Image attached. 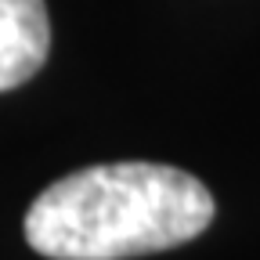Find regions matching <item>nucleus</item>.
I'll return each mask as SVG.
<instances>
[{
    "mask_svg": "<svg viewBox=\"0 0 260 260\" xmlns=\"http://www.w3.org/2000/svg\"><path fill=\"white\" fill-rule=\"evenodd\" d=\"M213 220L199 177L162 162H102L54 181L25 213V242L51 260H126L181 246Z\"/></svg>",
    "mask_w": 260,
    "mask_h": 260,
    "instance_id": "nucleus-1",
    "label": "nucleus"
},
{
    "mask_svg": "<svg viewBox=\"0 0 260 260\" xmlns=\"http://www.w3.org/2000/svg\"><path fill=\"white\" fill-rule=\"evenodd\" d=\"M51 51L44 0H0V90H15L40 73Z\"/></svg>",
    "mask_w": 260,
    "mask_h": 260,
    "instance_id": "nucleus-2",
    "label": "nucleus"
}]
</instances>
